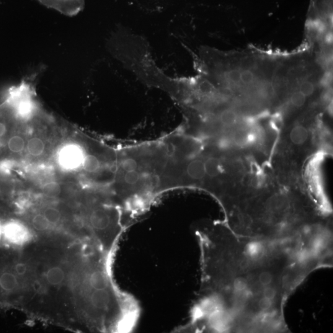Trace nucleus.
I'll list each match as a JSON object with an SVG mask.
<instances>
[{"label": "nucleus", "mask_w": 333, "mask_h": 333, "mask_svg": "<svg viewBox=\"0 0 333 333\" xmlns=\"http://www.w3.org/2000/svg\"><path fill=\"white\" fill-rule=\"evenodd\" d=\"M200 296L193 313L212 333H288V299L319 269L299 237L238 235L224 223L198 229Z\"/></svg>", "instance_id": "obj_1"}, {"label": "nucleus", "mask_w": 333, "mask_h": 333, "mask_svg": "<svg viewBox=\"0 0 333 333\" xmlns=\"http://www.w3.org/2000/svg\"><path fill=\"white\" fill-rule=\"evenodd\" d=\"M0 304L69 331L108 333L125 297L94 240L35 235L17 246L0 244Z\"/></svg>", "instance_id": "obj_2"}, {"label": "nucleus", "mask_w": 333, "mask_h": 333, "mask_svg": "<svg viewBox=\"0 0 333 333\" xmlns=\"http://www.w3.org/2000/svg\"><path fill=\"white\" fill-rule=\"evenodd\" d=\"M87 152L76 142H67L57 149L55 163L57 167L65 173L82 172Z\"/></svg>", "instance_id": "obj_3"}, {"label": "nucleus", "mask_w": 333, "mask_h": 333, "mask_svg": "<svg viewBox=\"0 0 333 333\" xmlns=\"http://www.w3.org/2000/svg\"><path fill=\"white\" fill-rule=\"evenodd\" d=\"M46 6L58 10L64 14L74 15L83 8L84 0H40Z\"/></svg>", "instance_id": "obj_4"}, {"label": "nucleus", "mask_w": 333, "mask_h": 333, "mask_svg": "<svg viewBox=\"0 0 333 333\" xmlns=\"http://www.w3.org/2000/svg\"><path fill=\"white\" fill-rule=\"evenodd\" d=\"M25 152L30 159L37 161L42 159L47 153V142L37 135L27 137Z\"/></svg>", "instance_id": "obj_5"}, {"label": "nucleus", "mask_w": 333, "mask_h": 333, "mask_svg": "<svg viewBox=\"0 0 333 333\" xmlns=\"http://www.w3.org/2000/svg\"><path fill=\"white\" fill-rule=\"evenodd\" d=\"M289 138L294 146H301L306 144L310 138L309 131L305 126L298 124L294 126L290 132Z\"/></svg>", "instance_id": "obj_6"}, {"label": "nucleus", "mask_w": 333, "mask_h": 333, "mask_svg": "<svg viewBox=\"0 0 333 333\" xmlns=\"http://www.w3.org/2000/svg\"><path fill=\"white\" fill-rule=\"evenodd\" d=\"M27 139L21 135H14L7 141V146L11 153L20 155L24 153Z\"/></svg>", "instance_id": "obj_7"}, {"label": "nucleus", "mask_w": 333, "mask_h": 333, "mask_svg": "<svg viewBox=\"0 0 333 333\" xmlns=\"http://www.w3.org/2000/svg\"><path fill=\"white\" fill-rule=\"evenodd\" d=\"M206 177L216 178L223 173V166L220 159L210 157L205 161Z\"/></svg>", "instance_id": "obj_8"}, {"label": "nucleus", "mask_w": 333, "mask_h": 333, "mask_svg": "<svg viewBox=\"0 0 333 333\" xmlns=\"http://www.w3.org/2000/svg\"><path fill=\"white\" fill-rule=\"evenodd\" d=\"M299 82L298 89L296 90H298L306 98L311 97L314 94L316 88L313 82L306 79H302Z\"/></svg>", "instance_id": "obj_9"}, {"label": "nucleus", "mask_w": 333, "mask_h": 333, "mask_svg": "<svg viewBox=\"0 0 333 333\" xmlns=\"http://www.w3.org/2000/svg\"><path fill=\"white\" fill-rule=\"evenodd\" d=\"M307 98L298 90L293 92L290 97L292 106L295 108H302L306 104Z\"/></svg>", "instance_id": "obj_10"}, {"label": "nucleus", "mask_w": 333, "mask_h": 333, "mask_svg": "<svg viewBox=\"0 0 333 333\" xmlns=\"http://www.w3.org/2000/svg\"><path fill=\"white\" fill-rule=\"evenodd\" d=\"M7 131H8V127L6 123L0 121V138H4L6 135Z\"/></svg>", "instance_id": "obj_11"}]
</instances>
